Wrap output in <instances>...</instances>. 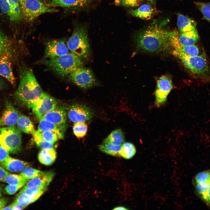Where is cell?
Returning a JSON list of instances; mask_svg holds the SVG:
<instances>
[{
  "instance_id": "1",
  "label": "cell",
  "mask_w": 210,
  "mask_h": 210,
  "mask_svg": "<svg viewBox=\"0 0 210 210\" xmlns=\"http://www.w3.org/2000/svg\"><path fill=\"white\" fill-rule=\"evenodd\" d=\"M166 23L154 22L136 36L137 50L150 53L164 51L171 46V38L173 31L165 27Z\"/></svg>"
},
{
  "instance_id": "2",
  "label": "cell",
  "mask_w": 210,
  "mask_h": 210,
  "mask_svg": "<svg viewBox=\"0 0 210 210\" xmlns=\"http://www.w3.org/2000/svg\"><path fill=\"white\" fill-rule=\"evenodd\" d=\"M20 75V83L14 94V97L21 105L32 108L34 103L43 93L42 90L29 67L23 68Z\"/></svg>"
},
{
  "instance_id": "3",
  "label": "cell",
  "mask_w": 210,
  "mask_h": 210,
  "mask_svg": "<svg viewBox=\"0 0 210 210\" xmlns=\"http://www.w3.org/2000/svg\"><path fill=\"white\" fill-rule=\"evenodd\" d=\"M41 63L62 76H69L76 69L81 67L83 64L82 60L71 52L54 58L44 60Z\"/></svg>"
},
{
  "instance_id": "4",
  "label": "cell",
  "mask_w": 210,
  "mask_h": 210,
  "mask_svg": "<svg viewBox=\"0 0 210 210\" xmlns=\"http://www.w3.org/2000/svg\"><path fill=\"white\" fill-rule=\"evenodd\" d=\"M173 54L192 74L199 78L208 80L210 69L204 52L197 56H190L181 51L174 50Z\"/></svg>"
},
{
  "instance_id": "5",
  "label": "cell",
  "mask_w": 210,
  "mask_h": 210,
  "mask_svg": "<svg viewBox=\"0 0 210 210\" xmlns=\"http://www.w3.org/2000/svg\"><path fill=\"white\" fill-rule=\"evenodd\" d=\"M71 52L81 60L86 59L90 55L91 48L86 29L83 27L75 28L66 43Z\"/></svg>"
},
{
  "instance_id": "6",
  "label": "cell",
  "mask_w": 210,
  "mask_h": 210,
  "mask_svg": "<svg viewBox=\"0 0 210 210\" xmlns=\"http://www.w3.org/2000/svg\"><path fill=\"white\" fill-rule=\"evenodd\" d=\"M0 145L9 153H18L21 147V131L15 126L0 127Z\"/></svg>"
},
{
  "instance_id": "7",
  "label": "cell",
  "mask_w": 210,
  "mask_h": 210,
  "mask_svg": "<svg viewBox=\"0 0 210 210\" xmlns=\"http://www.w3.org/2000/svg\"><path fill=\"white\" fill-rule=\"evenodd\" d=\"M21 13L23 18L30 21L46 13L57 11L48 6L43 0H19Z\"/></svg>"
},
{
  "instance_id": "8",
  "label": "cell",
  "mask_w": 210,
  "mask_h": 210,
  "mask_svg": "<svg viewBox=\"0 0 210 210\" xmlns=\"http://www.w3.org/2000/svg\"><path fill=\"white\" fill-rule=\"evenodd\" d=\"M69 76L73 83L83 89L90 88L99 84L92 71L89 68H79Z\"/></svg>"
},
{
  "instance_id": "9",
  "label": "cell",
  "mask_w": 210,
  "mask_h": 210,
  "mask_svg": "<svg viewBox=\"0 0 210 210\" xmlns=\"http://www.w3.org/2000/svg\"><path fill=\"white\" fill-rule=\"evenodd\" d=\"M57 104L55 99L47 94L43 93L34 104L32 111L40 119L45 113L55 108Z\"/></svg>"
},
{
  "instance_id": "10",
  "label": "cell",
  "mask_w": 210,
  "mask_h": 210,
  "mask_svg": "<svg viewBox=\"0 0 210 210\" xmlns=\"http://www.w3.org/2000/svg\"><path fill=\"white\" fill-rule=\"evenodd\" d=\"M93 115L90 108L82 104H74L69 107L68 110V118L74 123L89 120L92 118Z\"/></svg>"
},
{
  "instance_id": "11",
  "label": "cell",
  "mask_w": 210,
  "mask_h": 210,
  "mask_svg": "<svg viewBox=\"0 0 210 210\" xmlns=\"http://www.w3.org/2000/svg\"><path fill=\"white\" fill-rule=\"evenodd\" d=\"M172 88V80L168 76L163 75L158 78L155 92L156 106L159 107L165 102L167 96Z\"/></svg>"
},
{
  "instance_id": "12",
  "label": "cell",
  "mask_w": 210,
  "mask_h": 210,
  "mask_svg": "<svg viewBox=\"0 0 210 210\" xmlns=\"http://www.w3.org/2000/svg\"><path fill=\"white\" fill-rule=\"evenodd\" d=\"M45 46L44 57L47 59L54 58L69 53L67 45L62 39L50 40L46 43Z\"/></svg>"
},
{
  "instance_id": "13",
  "label": "cell",
  "mask_w": 210,
  "mask_h": 210,
  "mask_svg": "<svg viewBox=\"0 0 210 210\" xmlns=\"http://www.w3.org/2000/svg\"><path fill=\"white\" fill-rule=\"evenodd\" d=\"M49 121L60 127L66 128L67 115L66 108L59 106L46 113L40 118Z\"/></svg>"
},
{
  "instance_id": "14",
  "label": "cell",
  "mask_w": 210,
  "mask_h": 210,
  "mask_svg": "<svg viewBox=\"0 0 210 210\" xmlns=\"http://www.w3.org/2000/svg\"><path fill=\"white\" fill-rule=\"evenodd\" d=\"M5 105V108L1 118L4 125L15 126L20 116L18 111L8 101H6Z\"/></svg>"
},
{
  "instance_id": "15",
  "label": "cell",
  "mask_w": 210,
  "mask_h": 210,
  "mask_svg": "<svg viewBox=\"0 0 210 210\" xmlns=\"http://www.w3.org/2000/svg\"><path fill=\"white\" fill-rule=\"evenodd\" d=\"M51 7L80 8L88 5L92 0H43Z\"/></svg>"
},
{
  "instance_id": "16",
  "label": "cell",
  "mask_w": 210,
  "mask_h": 210,
  "mask_svg": "<svg viewBox=\"0 0 210 210\" xmlns=\"http://www.w3.org/2000/svg\"><path fill=\"white\" fill-rule=\"evenodd\" d=\"M0 75L11 84L15 82V78L12 69L9 55L8 52L0 56Z\"/></svg>"
},
{
  "instance_id": "17",
  "label": "cell",
  "mask_w": 210,
  "mask_h": 210,
  "mask_svg": "<svg viewBox=\"0 0 210 210\" xmlns=\"http://www.w3.org/2000/svg\"><path fill=\"white\" fill-rule=\"evenodd\" d=\"M1 163L6 170L11 172H20L25 168L30 166V164L28 162L9 156Z\"/></svg>"
},
{
  "instance_id": "18",
  "label": "cell",
  "mask_w": 210,
  "mask_h": 210,
  "mask_svg": "<svg viewBox=\"0 0 210 210\" xmlns=\"http://www.w3.org/2000/svg\"><path fill=\"white\" fill-rule=\"evenodd\" d=\"M54 175L53 172H46L42 175L28 180L25 186L29 188L39 187L47 188Z\"/></svg>"
},
{
  "instance_id": "19",
  "label": "cell",
  "mask_w": 210,
  "mask_h": 210,
  "mask_svg": "<svg viewBox=\"0 0 210 210\" xmlns=\"http://www.w3.org/2000/svg\"><path fill=\"white\" fill-rule=\"evenodd\" d=\"M38 130L39 131H50L55 132L58 135L60 139H62L64 136L66 128L60 126L49 121L40 118Z\"/></svg>"
},
{
  "instance_id": "20",
  "label": "cell",
  "mask_w": 210,
  "mask_h": 210,
  "mask_svg": "<svg viewBox=\"0 0 210 210\" xmlns=\"http://www.w3.org/2000/svg\"><path fill=\"white\" fill-rule=\"evenodd\" d=\"M199 40V36L196 29L187 32H181L178 35L180 44L184 46L195 44Z\"/></svg>"
},
{
  "instance_id": "21",
  "label": "cell",
  "mask_w": 210,
  "mask_h": 210,
  "mask_svg": "<svg viewBox=\"0 0 210 210\" xmlns=\"http://www.w3.org/2000/svg\"><path fill=\"white\" fill-rule=\"evenodd\" d=\"M177 24L180 32L194 30L197 25L194 20L181 14L178 15Z\"/></svg>"
},
{
  "instance_id": "22",
  "label": "cell",
  "mask_w": 210,
  "mask_h": 210,
  "mask_svg": "<svg viewBox=\"0 0 210 210\" xmlns=\"http://www.w3.org/2000/svg\"><path fill=\"white\" fill-rule=\"evenodd\" d=\"M154 10L150 5L145 4L138 8L131 11L130 13L133 16L144 20H149L153 16Z\"/></svg>"
},
{
  "instance_id": "23",
  "label": "cell",
  "mask_w": 210,
  "mask_h": 210,
  "mask_svg": "<svg viewBox=\"0 0 210 210\" xmlns=\"http://www.w3.org/2000/svg\"><path fill=\"white\" fill-rule=\"evenodd\" d=\"M56 158V153L54 149H43L38 155V158L41 164L46 165L52 164L55 161Z\"/></svg>"
},
{
  "instance_id": "24",
  "label": "cell",
  "mask_w": 210,
  "mask_h": 210,
  "mask_svg": "<svg viewBox=\"0 0 210 210\" xmlns=\"http://www.w3.org/2000/svg\"><path fill=\"white\" fill-rule=\"evenodd\" d=\"M16 125L20 130L25 133L32 134L35 131L32 122L24 115H20Z\"/></svg>"
},
{
  "instance_id": "25",
  "label": "cell",
  "mask_w": 210,
  "mask_h": 210,
  "mask_svg": "<svg viewBox=\"0 0 210 210\" xmlns=\"http://www.w3.org/2000/svg\"><path fill=\"white\" fill-rule=\"evenodd\" d=\"M123 133L120 129L113 131L104 141L103 143H108L116 146H121L124 142Z\"/></svg>"
},
{
  "instance_id": "26",
  "label": "cell",
  "mask_w": 210,
  "mask_h": 210,
  "mask_svg": "<svg viewBox=\"0 0 210 210\" xmlns=\"http://www.w3.org/2000/svg\"><path fill=\"white\" fill-rule=\"evenodd\" d=\"M121 148V146H116L110 144L102 143L99 146V149L101 151L110 155L120 157V152Z\"/></svg>"
},
{
  "instance_id": "27",
  "label": "cell",
  "mask_w": 210,
  "mask_h": 210,
  "mask_svg": "<svg viewBox=\"0 0 210 210\" xmlns=\"http://www.w3.org/2000/svg\"><path fill=\"white\" fill-rule=\"evenodd\" d=\"M136 150L135 146L132 143L126 142L121 146L120 155L124 159H129L135 155Z\"/></svg>"
},
{
  "instance_id": "28",
  "label": "cell",
  "mask_w": 210,
  "mask_h": 210,
  "mask_svg": "<svg viewBox=\"0 0 210 210\" xmlns=\"http://www.w3.org/2000/svg\"><path fill=\"white\" fill-rule=\"evenodd\" d=\"M28 181L20 174L10 173L1 181L9 184L24 185Z\"/></svg>"
},
{
  "instance_id": "29",
  "label": "cell",
  "mask_w": 210,
  "mask_h": 210,
  "mask_svg": "<svg viewBox=\"0 0 210 210\" xmlns=\"http://www.w3.org/2000/svg\"><path fill=\"white\" fill-rule=\"evenodd\" d=\"M38 199L36 197L31 196L20 192L17 196L14 202L25 207Z\"/></svg>"
},
{
  "instance_id": "30",
  "label": "cell",
  "mask_w": 210,
  "mask_h": 210,
  "mask_svg": "<svg viewBox=\"0 0 210 210\" xmlns=\"http://www.w3.org/2000/svg\"><path fill=\"white\" fill-rule=\"evenodd\" d=\"M73 129L74 134L77 138H82L87 134L88 125L85 122L74 123Z\"/></svg>"
},
{
  "instance_id": "31",
  "label": "cell",
  "mask_w": 210,
  "mask_h": 210,
  "mask_svg": "<svg viewBox=\"0 0 210 210\" xmlns=\"http://www.w3.org/2000/svg\"><path fill=\"white\" fill-rule=\"evenodd\" d=\"M46 189L47 188L39 187L29 188L25 186L22 188L20 192L38 199Z\"/></svg>"
},
{
  "instance_id": "32",
  "label": "cell",
  "mask_w": 210,
  "mask_h": 210,
  "mask_svg": "<svg viewBox=\"0 0 210 210\" xmlns=\"http://www.w3.org/2000/svg\"><path fill=\"white\" fill-rule=\"evenodd\" d=\"M9 4L15 17V22L22 21L23 19L19 0H7Z\"/></svg>"
},
{
  "instance_id": "33",
  "label": "cell",
  "mask_w": 210,
  "mask_h": 210,
  "mask_svg": "<svg viewBox=\"0 0 210 210\" xmlns=\"http://www.w3.org/2000/svg\"><path fill=\"white\" fill-rule=\"evenodd\" d=\"M46 172L27 167L21 172L20 174L25 178L29 180L42 175Z\"/></svg>"
},
{
  "instance_id": "34",
  "label": "cell",
  "mask_w": 210,
  "mask_h": 210,
  "mask_svg": "<svg viewBox=\"0 0 210 210\" xmlns=\"http://www.w3.org/2000/svg\"><path fill=\"white\" fill-rule=\"evenodd\" d=\"M36 134L41 138L48 142L54 143L56 142L59 137L58 134L55 132L50 131H36Z\"/></svg>"
},
{
  "instance_id": "35",
  "label": "cell",
  "mask_w": 210,
  "mask_h": 210,
  "mask_svg": "<svg viewBox=\"0 0 210 210\" xmlns=\"http://www.w3.org/2000/svg\"><path fill=\"white\" fill-rule=\"evenodd\" d=\"M34 140L36 145L43 149H54L53 143H51L41 138L36 133V131L32 134Z\"/></svg>"
},
{
  "instance_id": "36",
  "label": "cell",
  "mask_w": 210,
  "mask_h": 210,
  "mask_svg": "<svg viewBox=\"0 0 210 210\" xmlns=\"http://www.w3.org/2000/svg\"><path fill=\"white\" fill-rule=\"evenodd\" d=\"M197 7L203 14L204 18L210 23V2H195Z\"/></svg>"
},
{
  "instance_id": "37",
  "label": "cell",
  "mask_w": 210,
  "mask_h": 210,
  "mask_svg": "<svg viewBox=\"0 0 210 210\" xmlns=\"http://www.w3.org/2000/svg\"><path fill=\"white\" fill-rule=\"evenodd\" d=\"M0 9L3 13L9 18L10 20L15 21L11 8L7 0H0Z\"/></svg>"
},
{
  "instance_id": "38",
  "label": "cell",
  "mask_w": 210,
  "mask_h": 210,
  "mask_svg": "<svg viewBox=\"0 0 210 210\" xmlns=\"http://www.w3.org/2000/svg\"><path fill=\"white\" fill-rule=\"evenodd\" d=\"M209 181L203 183L196 184V191L197 193L206 203L207 201V193Z\"/></svg>"
},
{
  "instance_id": "39",
  "label": "cell",
  "mask_w": 210,
  "mask_h": 210,
  "mask_svg": "<svg viewBox=\"0 0 210 210\" xmlns=\"http://www.w3.org/2000/svg\"><path fill=\"white\" fill-rule=\"evenodd\" d=\"M10 42L7 37L0 31V56L7 52Z\"/></svg>"
},
{
  "instance_id": "40",
  "label": "cell",
  "mask_w": 210,
  "mask_h": 210,
  "mask_svg": "<svg viewBox=\"0 0 210 210\" xmlns=\"http://www.w3.org/2000/svg\"><path fill=\"white\" fill-rule=\"evenodd\" d=\"M209 175V170L204 171L198 173L195 177L196 184L209 182L210 181Z\"/></svg>"
},
{
  "instance_id": "41",
  "label": "cell",
  "mask_w": 210,
  "mask_h": 210,
  "mask_svg": "<svg viewBox=\"0 0 210 210\" xmlns=\"http://www.w3.org/2000/svg\"><path fill=\"white\" fill-rule=\"evenodd\" d=\"M143 0H118L119 4L124 6L134 7L138 6Z\"/></svg>"
},
{
  "instance_id": "42",
  "label": "cell",
  "mask_w": 210,
  "mask_h": 210,
  "mask_svg": "<svg viewBox=\"0 0 210 210\" xmlns=\"http://www.w3.org/2000/svg\"><path fill=\"white\" fill-rule=\"evenodd\" d=\"M24 186V185H15L9 184L5 188L4 190L6 193L9 195H12L14 194L20 188Z\"/></svg>"
},
{
  "instance_id": "43",
  "label": "cell",
  "mask_w": 210,
  "mask_h": 210,
  "mask_svg": "<svg viewBox=\"0 0 210 210\" xmlns=\"http://www.w3.org/2000/svg\"><path fill=\"white\" fill-rule=\"evenodd\" d=\"M9 153L0 145V163L9 156Z\"/></svg>"
},
{
  "instance_id": "44",
  "label": "cell",
  "mask_w": 210,
  "mask_h": 210,
  "mask_svg": "<svg viewBox=\"0 0 210 210\" xmlns=\"http://www.w3.org/2000/svg\"><path fill=\"white\" fill-rule=\"evenodd\" d=\"M9 174L3 167H0V181H1Z\"/></svg>"
},
{
  "instance_id": "45",
  "label": "cell",
  "mask_w": 210,
  "mask_h": 210,
  "mask_svg": "<svg viewBox=\"0 0 210 210\" xmlns=\"http://www.w3.org/2000/svg\"><path fill=\"white\" fill-rule=\"evenodd\" d=\"M8 202L7 199L5 197H0V210L2 209L7 204Z\"/></svg>"
},
{
  "instance_id": "46",
  "label": "cell",
  "mask_w": 210,
  "mask_h": 210,
  "mask_svg": "<svg viewBox=\"0 0 210 210\" xmlns=\"http://www.w3.org/2000/svg\"><path fill=\"white\" fill-rule=\"evenodd\" d=\"M12 210H19L24 209L25 207L17 203L13 202L11 204Z\"/></svg>"
},
{
  "instance_id": "47",
  "label": "cell",
  "mask_w": 210,
  "mask_h": 210,
  "mask_svg": "<svg viewBox=\"0 0 210 210\" xmlns=\"http://www.w3.org/2000/svg\"><path fill=\"white\" fill-rule=\"evenodd\" d=\"M206 203L210 205V180L209 181L208 188L207 193V201Z\"/></svg>"
},
{
  "instance_id": "48",
  "label": "cell",
  "mask_w": 210,
  "mask_h": 210,
  "mask_svg": "<svg viewBox=\"0 0 210 210\" xmlns=\"http://www.w3.org/2000/svg\"><path fill=\"white\" fill-rule=\"evenodd\" d=\"M113 210H128V209L127 208L123 206H118L115 207L113 209Z\"/></svg>"
},
{
  "instance_id": "49",
  "label": "cell",
  "mask_w": 210,
  "mask_h": 210,
  "mask_svg": "<svg viewBox=\"0 0 210 210\" xmlns=\"http://www.w3.org/2000/svg\"><path fill=\"white\" fill-rule=\"evenodd\" d=\"M12 207L11 204H10L8 206H5L4 207L1 209V210H12Z\"/></svg>"
},
{
  "instance_id": "50",
  "label": "cell",
  "mask_w": 210,
  "mask_h": 210,
  "mask_svg": "<svg viewBox=\"0 0 210 210\" xmlns=\"http://www.w3.org/2000/svg\"><path fill=\"white\" fill-rule=\"evenodd\" d=\"M3 85L4 84L2 81L0 79V90L2 88Z\"/></svg>"
},
{
  "instance_id": "51",
  "label": "cell",
  "mask_w": 210,
  "mask_h": 210,
  "mask_svg": "<svg viewBox=\"0 0 210 210\" xmlns=\"http://www.w3.org/2000/svg\"><path fill=\"white\" fill-rule=\"evenodd\" d=\"M4 126L1 118H0V126Z\"/></svg>"
},
{
  "instance_id": "52",
  "label": "cell",
  "mask_w": 210,
  "mask_h": 210,
  "mask_svg": "<svg viewBox=\"0 0 210 210\" xmlns=\"http://www.w3.org/2000/svg\"><path fill=\"white\" fill-rule=\"evenodd\" d=\"M1 196V188H0V197Z\"/></svg>"
},
{
  "instance_id": "53",
  "label": "cell",
  "mask_w": 210,
  "mask_h": 210,
  "mask_svg": "<svg viewBox=\"0 0 210 210\" xmlns=\"http://www.w3.org/2000/svg\"><path fill=\"white\" fill-rule=\"evenodd\" d=\"M151 2H153L155 0H147Z\"/></svg>"
},
{
  "instance_id": "54",
  "label": "cell",
  "mask_w": 210,
  "mask_h": 210,
  "mask_svg": "<svg viewBox=\"0 0 210 210\" xmlns=\"http://www.w3.org/2000/svg\"><path fill=\"white\" fill-rule=\"evenodd\" d=\"M209 172H210L209 178H210V170H209Z\"/></svg>"
}]
</instances>
